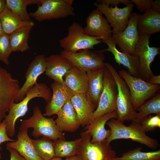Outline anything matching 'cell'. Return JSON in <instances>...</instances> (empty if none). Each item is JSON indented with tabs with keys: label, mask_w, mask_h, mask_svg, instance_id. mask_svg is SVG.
I'll return each mask as SVG.
<instances>
[{
	"label": "cell",
	"mask_w": 160,
	"mask_h": 160,
	"mask_svg": "<svg viewBox=\"0 0 160 160\" xmlns=\"http://www.w3.org/2000/svg\"><path fill=\"white\" fill-rule=\"evenodd\" d=\"M52 96L51 90L46 84L37 83L28 91L22 100L14 103L3 120L9 137H12L15 135L16 121L18 118L25 115L28 111V103L31 100L35 97H41L48 103L50 100Z\"/></svg>",
	"instance_id": "obj_1"
},
{
	"label": "cell",
	"mask_w": 160,
	"mask_h": 160,
	"mask_svg": "<svg viewBox=\"0 0 160 160\" xmlns=\"http://www.w3.org/2000/svg\"><path fill=\"white\" fill-rule=\"evenodd\" d=\"M106 124L111 131L110 136L106 140L108 143L115 140L125 139H130L151 149H156L159 146L157 140L148 136L138 122L132 121L129 126H127L123 122L113 118Z\"/></svg>",
	"instance_id": "obj_2"
},
{
	"label": "cell",
	"mask_w": 160,
	"mask_h": 160,
	"mask_svg": "<svg viewBox=\"0 0 160 160\" xmlns=\"http://www.w3.org/2000/svg\"><path fill=\"white\" fill-rule=\"evenodd\" d=\"M54 117H46L42 113L39 106L36 105L30 118L20 120L19 130L33 128L31 135L35 138L42 136L53 141L59 139L65 140V134L57 127Z\"/></svg>",
	"instance_id": "obj_3"
},
{
	"label": "cell",
	"mask_w": 160,
	"mask_h": 160,
	"mask_svg": "<svg viewBox=\"0 0 160 160\" xmlns=\"http://www.w3.org/2000/svg\"><path fill=\"white\" fill-rule=\"evenodd\" d=\"M105 65L111 73L116 85L117 119L123 122L125 121L136 122L137 112L133 107L129 91L127 84L111 65L105 63Z\"/></svg>",
	"instance_id": "obj_4"
},
{
	"label": "cell",
	"mask_w": 160,
	"mask_h": 160,
	"mask_svg": "<svg viewBox=\"0 0 160 160\" xmlns=\"http://www.w3.org/2000/svg\"><path fill=\"white\" fill-rule=\"evenodd\" d=\"M118 73L128 87L132 104L135 110L155 95L160 90V85L153 84L139 77H134L127 71L121 70Z\"/></svg>",
	"instance_id": "obj_5"
},
{
	"label": "cell",
	"mask_w": 160,
	"mask_h": 160,
	"mask_svg": "<svg viewBox=\"0 0 160 160\" xmlns=\"http://www.w3.org/2000/svg\"><path fill=\"white\" fill-rule=\"evenodd\" d=\"M100 39L90 36L81 25L73 22L68 28V35L59 41L64 51L76 52L80 50L92 49L95 46L101 43Z\"/></svg>",
	"instance_id": "obj_6"
},
{
	"label": "cell",
	"mask_w": 160,
	"mask_h": 160,
	"mask_svg": "<svg viewBox=\"0 0 160 160\" xmlns=\"http://www.w3.org/2000/svg\"><path fill=\"white\" fill-rule=\"evenodd\" d=\"M81 141L77 155L81 160H117V153L106 140L92 143L91 135L85 131L80 134Z\"/></svg>",
	"instance_id": "obj_7"
},
{
	"label": "cell",
	"mask_w": 160,
	"mask_h": 160,
	"mask_svg": "<svg viewBox=\"0 0 160 160\" xmlns=\"http://www.w3.org/2000/svg\"><path fill=\"white\" fill-rule=\"evenodd\" d=\"M73 0H44L37 9L29 14L39 22L75 15Z\"/></svg>",
	"instance_id": "obj_8"
},
{
	"label": "cell",
	"mask_w": 160,
	"mask_h": 160,
	"mask_svg": "<svg viewBox=\"0 0 160 160\" xmlns=\"http://www.w3.org/2000/svg\"><path fill=\"white\" fill-rule=\"evenodd\" d=\"M139 35L140 39L135 53L138 63V77L148 82L150 77L154 75L151 65L156 56L159 54L160 48L149 46L150 36L146 34Z\"/></svg>",
	"instance_id": "obj_9"
},
{
	"label": "cell",
	"mask_w": 160,
	"mask_h": 160,
	"mask_svg": "<svg viewBox=\"0 0 160 160\" xmlns=\"http://www.w3.org/2000/svg\"><path fill=\"white\" fill-rule=\"evenodd\" d=\"M103 52L102 50L86 49L76 52L63 50L60 54L68 60L73 66L87 72L104 68L105 57Z\"/></svg>",
	"instance_id": "obj_10"
},
{
	"label": "cell",
	"mask_w": 160,
	"mask_h": 160,
	"mask_svg": "<svg viewBox=\"0 0 160 160\" xmlns=\"http://www.w3.org/2000/svg\"><path fill=\"white\" fill-rule=\"evenodd\" d=\"M20 87L17 79L0 66V124L12 105L15 103Z\"/></svg>",
	"instance_id": "obj_11"
},
{
	"label": "cell",
	"mask_w": 160,
	"mask_h": 160,
	"mask_svg": "<svg viewBox=\"0 0 160 160\" xmlns=\"http://www.w3.org/2000/svg\"><path fill=\"white\" fill-rule=\"evenodd\" d=\"M117 93L116 85L114 79L105 65L103 89L98 106L94 113V118L116 111Z\"/></svg>",
	"instance_id": "obj_12"
},
{
	"label": "cell",
	"mask_w": 160,
	"mask_h": 160,
	"mask_svg": "<svg viewBox=\"0 0 160 160\" xmlns=\"http://www.w3.org/2000/svg\"><path fill=\"white\" fill-rule=\"evenodd\" d=\"M140 14L132 13L128 24L122 31L112 34V37L116 45L122 52L135 55L136 46L140 39L137 23Z\"/></svg>",
	"instance_id": "obj_13"
},
{
	"label": "cell",
	"mask_w": 160,
	"mask_h": 160,
	"mask_svg": "<svg viewBox=\"0 0 160 160\" xmlns=\"http://www.w3.org/2000/svg\"><path fill=\"white\" fill-rule=\"evenodd\" d=\"M96 9L105 16L108 23L113 28L112 34L122 31L126 27L129 18L134 8L133 4L123 8L113 7L100 3L95 2Z\"/></svg>",
	"instance_id": "obj_14"
},
{
	"label": "cell",
	"mask_w": 160,
	"mask_h": 160,
	"mask_svg": "<svg viewBox=\"0 0 160 160\" xmlns=\"http://www.w3.org/2000/svg\"><path fill=\"white\" fill-rule=\"evenodd\" d=\"M46 68V57L44 55H39L33 59L25 73V81L20 88L15 103H18L24 98L28 91L37 83L38 78L45 72Z\"/></svg>",
	"instance_id": "obj_15"
},
{
	"label": "cell",
	"mask_w": 160,
	"mask_h": 160,
	"mask_svg": "<svg viewBox=\"0 0 160 160\" xmlns=\"http://www.w3.org/2000/svg\"><path fill=\"white\" fill-rule=\"evenodd\" d=\"M51 86L52 91V97L46 106L45 112L43 114L44 116L57 115L63 106L74 95L65 84H62L54 81Z\"/></svg>",
	"instance_id": "obj_16"
},
{
	"label": "cell",
	"mask_w": 160,
	"mask_h": 160,
	"mask_svg": "<svg viewBox=\"0 0 160 160\" xmlns=\"http://www.w3.org/2000/svg\"><path fill=\"white\" fill-rule=\"evenodd\" d=\"M86 25L84 28L89 35L100 38L101 40L112 34L111 27L103 14L96 9L89 14L86 20Z\"/></svg>",
	"instance_id": "obj_17"
},
{
	"label": "cell",
	"mask_w": 160,
	"mask_h": 160,
	"mask_svg": "<svg viewBox=\"0 0 160 160\" xmlns=\"http://www.w3.org/2000/svg\"><path fill=\"white\" fill-rule=\"evenodd\" d=\"M46 75L54 81L65 84L63 77L73 67L67 58L60 55H51L46 57Z\"/></svg>",
	"instance_id": "obj_18"
},
{
	"label": "cell",
	"mask_w": 160,
	"mask_h": 160,
	"mask_svg": "<svg viewBox=\"0 0 160 160\" xmlns=\"http://www.w3.org/2000/svg\"><path fill=\"white\" fill-rule=\"evenodd\" d=\"M101 40V41L105 43L108 46L107 49L102 50V51L103 52L108 51L111 52L113 55L117 63L125 67L128 72L132 76L138 77V63L136 56L118 50L112 36L106 37Z\"/></svg>",
	"instance_id": "obj_19"
},
{
	"label": "cell",
	"mask_w": 160,
	"mask_h": 160,
	"mask_svg": "<svg viewBox=\"0 0 160 160\" xmlns=\"http://www.w3.org/2000/svg\"><path fill=\"white\" fill-rule=\"evenodd\" d=\"M116 111L106 113L95 118L90 124L85 127V132L90 134L92 143H100L105 141L110 136V129H106L105 125L110 119H117Z\"/></svg>",
	"instance_id": "obj_20"
},
{
	"label": "cell",
	"mask_w": 160,
	"mask_h": 160,
	"mask_svg": "<svg viewBox=\"0 0 160 160\" xmlns=\"http://www.w3.org/2000/svg\"><path fill=\"white\" fill-rule=\"evenodd\" d=\"M55 120L58 129L62 132H73L81 126L76 112L71 100L67 102L57 114Z\"/></svg>",
	"instance_id": "obj_21"
},
{
	"label": "cell",
	"mask_w": 160,
	"mask_h": 160,
	"mask_svg": "<svg viewBox=\"0 0 160 160\" xmlns=\"http://www.w3.org/2000/svg\"><path fill=\"white\" fill-rule=\"evenodd\" d=\"M28 130H19L17 140L8 143L6 146L15 150L26 160H42L34 149L32 139L28 135Z\"/></svg>",
	"instance_id": "obj_22"
},
{
	"label": "cell",
	"mask_w": 160,
	"mask_h": 160,
	"mask_svg": "<svg viewBox=\"0 0 160 160\" xmlns=\"http://www.w3.org/2000/svg\"><path fill=\"white\" fill-rule=\"evenodd\" d=\"M76 112L81 126L85 127L94 119L96 107L87 99L85 93L76 94L71 100Z\"/></svg>",
	"instance_id": "obj_23"
},
{
	"label": "cell",
	"mask_w": 160,
	"mask_h": 160,
	"mask_svg": "<svg viewBox=\"0 0 160 160\" xmlns=\"http://www.w3.org/2000/svg\"><path fill=\"white\" fill-rule=\"evenodd\" d=\"M87 73L88 83L85 94L97 108L103 89L104 68L90 71Z\"/></svg>",
	"instance_id": "obj_24"
},
{
	"label": "cell",
	"mask_w": 160,
	"mask_h": 160,
	"mask_svg": "<svg viewBox=\"0 0 160 160\" xmlns=\"http://www.w3.org/2000/svg\"><path fill=\"white\" fill-rule=\"evenodd\" d=\"M64 77L65 84L74 95L86 93L88 83L86 72L73 66Z\"/></svg>",
	"instance_id": "obj_25"
},
{
	"label": "cell",
	"mask_w": 160,
	"mask_h": 160,
	"mask_svg": "<svg viewBox=\"0 0 160 160\" xmlns=\"http://www.w3.org/2000/svg\"><path fill=\"white\" fill-rule=\"evenodd\" d=\"M139 34L150 36L160 31V12L151 8L140 15L137 23Z\"/></svg>",
	"instance_id": "obj_26"
},
{
	"label": "cell",
	"mask_w": 160,
	"mask_h": 160,
	"mask_svg": "<svg viewBox=\"0 0 160 160\" xmlns=\"http://www.w3.org/2000/svg\"><path fill=\"white\" fill-rule=\"evenodd\" d=\"M0 20L4 33L9 35L18 28L23 27L31 26L35 25L33 21L25 22L6 6L0 14Z\"/></svg>",
	"instance_id": "obj_27"
},
{
	"label": "cell",
	"mask_w": 160,
	"mask_h": 160,
	"mask_svg": "<svg viewBox=\"0 0 160 160\" xmlns=\"http://www.w3.org/2000/svg\"><path fill=\"white\" fill-rule=\"evenodd\" d=\"M31 26L23 27L13 32L9 35L10 44L12 52H23L30 48L28 40Z\"/></svg>",
	"instance_id": "obj_28"
},
{
	"label": "cell",
	"mask_w": 160,
	"mask_h": 160,
	"mask_svg": "<svg viewBox=\"0 0 160 160\" xmlns=\"http://www.w3.org/2000/svg\"><path fill=\"white\" fill-rule=\"evenodd\" d=\"M81 140V138L71 141L61 139L54 141L55 157L67 158L77 155Z\"/></svg>",
	"instance_id": "obj_29"
},
{
	"label": "cell",
	"mask_w": 160,
	"mask_h": 160,
	"mask_svg": "<svg viewBox=\"0 0 160 160\" xmlns=\"http://www.w3.org/2000/svg\"><path fill=\"white\" fill-rule=\"evenodd\" d=\"M44 0H6V6L18 16L23 21H32L27 10L28 5L32 4L40 5Z\"/></svg>",
	"instance_id": "obj_30"
},
{
	"label": "cell",
	"mask_w": 160,
	"mask_h": 160,
	"mask_svg": "<svg viewBox=\"0 0 160 160\" xmlns=\"http://www.w3.org/2000/svg\"><path fill=\"white\" fill-rule=\"evenodd\" d=\"M31 140L36 152L42 160H49L55 157L53 141L44 137Z\"/></svg>",
	"instance_id": "obj_31"
},
{
	"label": "cell",
	"mask_w": 160,
	"mask_h": 160,
	"mask_svg": "<svg viewBox=\"0 0 160 160\" xmlns=\"http://www.w3.org/2000/svg\"><path fill=\"white\" fill-rule=\"evenodd\" d=\"M138 111L136 122L140 123L151 114L160 115V94L155 95L152 98L144 103L137 110Z\"/></svg>",
	"instance_id": "obj_32"
},
{
	"label": "cell",
	"mask_w": 160,
	"mask_h": 160,
	"mask_svg": "<svg viewBox=\"0 0 160 160\" xmlns=\"http://www.w3.org/2000/svg\"><path fill=\"white\" fill-rule=\"evenodd\" d=\"M142 148L137 147L123 153L117 160H155L160 159V150L144 152Z\"/></svg>",
	"instance_id": "obj_33"
},
{
	"label": "cell",
	"mask_w": 160,
	"mask_h": 160,
	"mask_svg": "<svg viewBox=\"0 0 160 160\" xmlns=\"http://www.w3.org/2000/svg\"><path fill=\"white\" fill-rule=\"evenodd\" d=\"M12 52L9 35L4 33L0 36V61L9 65V57Z\"/></svg>",
	"instance_id": "obj_34"
},
{
	"label": "cell",
	"mask_w": 160,
	"mask_h": 160,
	"mask_svg": "<svg viewBox=\"0 0 160 160\" xmlns=\"http://www.w3.org/2000/svg\"><path fill=\"white\" fill-rule=\"evenodd\" d=\"M145 132L160 128V115L148 116L139 123Z\"/></svg>",
	"instance_id": "obj_35"
},
{
	"label": "cell",
	"mask_w": 160,
	"mask_h": 160,
	"mask_svg": "<svg viewBox=\"0 0 160 160\" xmlns=\"http://www.w3.org/2000/svg\"><path fill=\"white\" fill-rule=\"evenodd\" d=\"M140 11L145 12L152 8V0H131Z\"/></svg>",
	"instance_id": "obj_36"
},
{
	"label": "cell",
	"mask_w": 160,
	"mask_h": 160,
	"mask_svg": "<svg viewBox=\"0 0 160 160\" xmlns=\"http://www.w3.org/2000/svg\"><path fill=\"white\" fill-rule=\"evenodd\" d=\"M15 140L11 139L8 136L6 131V125L4 121L0 124V145L6 142H13ZM2 158V155L0 152V160Z\"/></svg>",
	"instance_id": "obj_37"
},
{
	"label": "cell",
	"mask_w": 160,
	"mask_h": 160,
	"mask_svg": "<svg viewBox=\"0 0 160 160\" xmlns=\"http://www.w3.org/2000/svg\"><path fill=\"white\" fill-rule=\"evenodd\" d=\"M96 2L109 6L111 5V6L112 7L113 6H117L121 3L126 6L133 4L131 0H99L97 1Z\"/></svg>",
	"instance_id": "obj_38"
},
{
	"label": "cell",
	"mask_w": 160,
	"mask_h": 160,
	"mask_svg": "<svg viewBox=\"0 0 160 160\" xmlns=\"http://www.w3.org/2000/svg\"><path fill=\"white\" fill-rule=\"evenodd\" d=\"M6 148L10 153V160H26L14 149L7 146Z\"/></svg>",
	"instance_id": "obj_39"
},
{
	"label": "cell",
	"mask_w": 160,
	"mask_h": 160,
	"mask_svg": "<svg viewBox=\"0 0 160 160\" xmlns=\"http://www.w3.org/2000/svg\"><path fill=\"white\" fill-rule=\"evenodd\" d=\"M148 82L153 84L160 85V75H153L149 79Z\"/></svg>",
	"instance_id": "obj_40"
},
{
	"label": "cell",
	"mask_w": 160,
	"mask_h": 160,
	"mask_svg": "<svg viewBox=\"0 0 160 160\" xmlns=\"http://www.w3.org/2000/svg\"><path fill=\"white\" fill-rule=\"evenodd\" d=\"M151 8L154 11L160 12V0H156L154 1H153Z\"/></svg>",
	"instance_id": "obj_41"
},
{
	"label": "cell",
	"mask_w": 160,
	"mask_h": 160,
	"mask_svg": "<svg viewBox=\"0 0 160 160\" xmlns=\"http://www.w3.org/2000/svg\"><path fill=\"white\" fill-rule=\"evenodd\" d=\"M6 6V0H0V14L3 11Z\"/></svg>",
	"instance_id": "obj_42"
},
{
	"label": "cell",
	"mask_w": 160,
	"mask_h": 160,
	"mask_svg": "<svg viewBox=\"0 0 160 160\" xmlns=\"http://www.w3.org/2000/svg\"><path fill=\"white\" fill-rule=\"evenodd\" d=\"M65 160H81L80 156L77 155L69 157L66 158Z\"/></svg>",
	"instance_id": "obj_43"
},
{
	"label": "cell",
	"mask_w": 160,
	"mask_h": 160,
	"mask_svg": "<svg viewBox=\"0 0 160 160\" xmlns=\"http://www.w3.org/2000/svg\"><path fill=\"white\" fill-rule=\"evenodd\" d=\"M4 33L2 25L0 20V36Z\"/></svg>",
	"instance_id": "obj_44"
},
{
	"label": "cell",
	"mask_w": 160,
	"mask_h": 160,
	"mask_svg": "<svg viewBox=\"0 0 160 160\" xmlns=\"http://www.w3.org/2000/svg\"><path fill=\"white\" fill-rule=\"evenodd\" d=\"M49 160H63L62 158L55 157Z\"/></svg>",
	"instance_id": "obj_45"
},
{
	"label": "cell",
	"mask_w": 160,
	"mask_h": 160,
	"mask_svg": "<svg viewBox=\"0 0 160 160\" xmlns=\"http://www.w3.org/2000/svg\"><path fill=\"white\" fill-rule=\"evenodd\" d=\"M160 160V159H156V160Z\"/></svg>",
	"instance_id": "obj_46"
}]
</instances>
